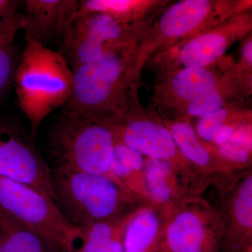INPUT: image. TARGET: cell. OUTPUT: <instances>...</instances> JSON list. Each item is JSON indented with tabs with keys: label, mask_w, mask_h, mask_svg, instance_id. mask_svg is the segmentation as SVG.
<instances>
[{
	"label": "cell",
	"mask_w": 252,
	"mask_h": 252,
	"mask_svg": "<svg viewBox=\"0 0 252 252\" xmlns=\"http://www.w3.org/2000/svg\"><path fill=\"white\" fill-rule=\"evenodd\" d=\"M140 37L72 71V94L63 112L115 123L143 109Z\"/></svg>",
	"instance_id": "6da1fadb"
},
{
	"label": "cell",
	"mask_w": 252,
	"mask_h": 252,
	"mask_svg": "<svg viewBox=\"0 0 252 252\" xmlns=\"http://www.w3.org/2000/svg\"><path fill=\"white\" fill-rule=\"evenodd\" d=\"M25 38L26 46L18 62L14 87L18 107L31 124L30 135L33 139L44 119L70 98L74 77L60 51Z\"/></svg>",
	"instance_id": "7a4b0ae2"
},
{
	"label": "cell",
	"mask_w": 252,
	"mask_h": 252,
	"mask_svg": "<svg viewBox=\"0 0 252 252\" xmlns=\"http://www.w3.org/2000/svg\"><path fill=\"white\" fill-rule=\"evenodd\" d=\"M51 170L55 203L75 226L119 220L145 205L108 175L58 167Z\"/></svg>",
	"instance_id": "3957f363"
},
{
	"label": "cell",
	"mask_w": 252,
	"mask_h": 252,
	"mask_svg": "<svg viewBox=\"0 0 252 252\" xmlns=\"http://www.w3.org/2000/svg\"><path fill=\"white\" fill-rule=\"evenodd\" d=\"M249 0H182L165 5L140 39L142 63L251 9Z\"/></svg>",
	"instance_id": "277c9868"
},
{
	"label": "cell",
	"mask_w": 252,
	"mask_h": 252,
	"mask_svg": "<svg viewBox=\"0 0 252 252\" xmlns=\"http://www.w3.org/2000/svg\"><path fill=\"white\" fill-rule=\"evenodd\" d=\"M115 142L112 123L63 112L49 134L52 167L112 177Z\"/></svg>",
	"instance_id": "5b68a950"
},
{
	"label": "cell",
	"mask_w": 252,
	"mask_h": 252,
	"mask_svg": "<svg viewBox=\"0 0 252 252\" xmlns=\"http://www.w3.org/2000/svg\"><path fill=\"white\" fill-rule=\"evenodd\" d=\"M158 14L135 24H124L102 13L74 16L61 37L59 51L74 71L140 38Z\"/></svg>",
	"instance_id": "8992f818"
},
{
	"label": "cell",
	"mask_w": 252,
	"mask_h": 252,
	"mask_svg": "<svg viewBox=\"0 0 252 252\" xmlns=\"http://www.w3.org/2000/svg\"><path fill=\"white\" fill-rule=\"evenodd\" d=\"M0 210L32 230L61 252H67L80 228L56 203L31 187L0 177Z\"/></svg>",
	"instance_id": "52a82bcc"
},
{
	"label": "cell",
	"mask_w": 252,
	"mask_h": 252,
	"mask_svg": "<svg viewBox=\"0 0 252 252\" xmlns=\"http://www.w3.org/2000/svg\"><path fill=\"white\" fill-rule=\"evenodd\" d=\"M252 8L237 13L216 27L159 53L147 61L157 74L189 67H206L223 57L230 46L252 34Z\"/></svg>",
	"instance_id": "ba28073f"
},
{
	"label": "cell",
	"mask_w": 252,
	"mask_h": 252,
	"mask_svg": "<svg viewBox=\"0 0 252 252\" xmlns=\"http://www.w3.org/2000/svg\"><path fill=\"white\" fill-rule=\"evenodd\" d=\"M225 217L201 199H187L169 218L162 242L164 252H220Z\"/></svg>",
	"instance_id": "9c48e42d"
},
{
	"label": "cell",
	"mask_w": 252,
	"mask_h": 252,
	"mask_svg": "<svg viewBox=\"0 0 252 252\" xmlns=\"http://www.w3.org/2000/svg\"><path fill=\"white\" fill-rule=\"evenodd\" d=\"M231 60L206 67H189L157 74L151 112L161 120H181L187 104L219 84Z\"/></svg>",
	"instance_id": "30bf717a"
},
{
	"label": "cell",
	"mask_w": 252,
	"mask_h": 252,
	"mask_svg": "<svg viewBox=\"0 0 252 252\" xmlns=\"http://www.w3.org/2000/svg\"><path fill=\"white\" fill-rule=\"evenodd\" d=\"M21 127L0 122V177L35 189L55 202L51 167Z\"/></svg>",
	"instance_id": "8fae6325"
},
{
	"label": "cell",
	"mask_w": 252,
	"mask_h": 252,
	"mask_svg": "<svg viewBox=\"0 0 252 252\" xmlns=\"http://www.w3.org/2000/svg\"><path fill=\"white\" fill-rule=\"evenodd\" d=\"M116 140L144 157L171 162L193 175L201 174L185 158L170 131L153 112L143 109L112 123Z\"/></svg>",
	"instance_id": "7c38bea8"
},
{
	"label": "cell",
	"mask_w": 252,
	"mask_h": 252,
	"mask_svg": "<svg viewBox=\"0 0 252 252\" xmlns=\"http://www.w3.org/2000/svg\"><path fill=\"white\" fill-rule=\"evenodd\" d=\"M18 10L20 29L29 37L46 46L64 34L68 25L79 11L77 0H25Z\"/></svg>",
	"instance_id": "4fadbf2b"
},
{
	"label": "cell",
	"mask_w": 252,
	"mask_h": 252,
	"mask_svg": "<svg viewBox=\"0 0 252 252\" xmlns=\"http://www.w3.org/2000/svg\"><path fill=\"white\" fill-rule=\"evenodd\" d=\"M144 175L150 203L175 208L187 199L193 198L190 180L197 176L165 160L145 158Z\"/></svg>",
	"instance_id": "5bb4252c"
},
{
	"label": "cell",
	"mask_w": 252,
	"mask_h": 252,
	"mask_svg": "<svg viewBox=\"0 0 252 252\" xmlns=\"http://www.w3.org/2000/svg\"><path fill=\"white\" fill-rule=\"evenodd\" d=\"M160 120L170 131L182 155L201 175L240 170L220 155L217 146L201 140L189 121Z\"/></svg>",
	"instance_id": "9a60e30c"
},
{
	"label": "cell",
	"mask_w": 252,
	"mask_h": 252,
	"mask_svg": "<svg viewBox=\"0 0 252 252\" xmlns=\"http://www.w3.org/2000/svg\"><path fill=\"white\" fill-rule=\"evenodd\" d=\"M252 75L233 63L217 86L187 104L181 120L202 117L232 104H245L252 94Z\"/></svg>",
	"instance_id": "2e32d148"
},
{
	"label": "cell",
	"mask_w": 252,
	"mask_h": 252,
	"mask_svg": "<svg viewBox=\"0 0 252 252\" xmlns=\"http://www.w3.org/2000/svg\"><path fill=\"white\" fill-rule=\"evenodd\" d=\"M223 241L226 252H252V175L235 181L228 202Z\"/></svg>",
	"instance_id": "e0dca14e"
},
{
	"label": "cell",
	"mask_w": 252,
	"mask_h": 252,
	"mask_svg": "<svg viewBox=\"0 0 252 252\" xmlns=\"http://www.w3.org/2000/svg\"><path fill=\"white\" fill-rule=\"evenodd\" d=\"M174 209L154 204L137 209L126 227L125 252L162 251L165 228Z\"/></svg>",
	"instance_id": "ac0fdd59"
},
{
	"label": "cell",
	"mask_w": 252,
	"mask_h": 252,
	"mask_svg": "<svg viewBox=\"0 0 252 252\" xmlns=\"http://www.w3.org/2000/svg\"><path fill=\"white\" fill-rule=\"evenodd\" d=\"M134 212L119 220L79 227V234L67 252H125L124 235Z\"/></svg>",
	"instance_id": "d6986e66"
},
{
	"label": "cell",
	"mask_w": 252,
	"mask_h": 252,
	"mask_svg": "<svg viewBox=\"0 0 252 252\" xmlns=\"http://www.w3.org/2000/svg\"><path fill=\"white\" fill-rule=\"evenodd\" d=\"M169 2L165 0H82L74 16L102 13L124 24H135L154 17Z\"/></svg>",
	"instance_id": "ffe728a7"
},
{
	"label": "cell",
	"mask_w": 252,
	"mask_h": 252,
	"mask_svg": "<svg viewBox=\"0 0 252 252\" xmlns=\"http://www.w3.org/2000/svg\"><path fill=\"white\" fill-rule=\"evenodd\" d=\"M145 157L116 140L111 176L145 205L152 204L144 175Z\"/></svg>",
	"instance_id": "44dd1931"
},
{
	"label": "cell",
	"mask_w": 252,
	"mask_h": 252,
	"mask_svg": "<svg viewBox=\"0 0 252 252\" xmlns=\"http://www.w3.org/2000/svg\"><path fill=\"white\" fill-rule=\"evenodd\" d=\"M3 252H61L41 235L0 210Z\"/></svg>",
	"instance_id": "7402d4cb"
},
{
	"label": "cell",
	"mask_w": 252,
	"mask_h": 252,
	"mask_svg": "<svg viewBox=\"0 0 252 252\" xmlns=\"http://www.w3.org/2000/svg\"><path fill=\"white\" fill-rule=\"evenodd\" d=\"M252 109L245 104H232L199 118L195 130L201 140L211 143L218 129L226 124L252 122Z\"/></svg>",
	"instance_id": "603a6c76"
},
{
	"label": "cell",
	"mask_w": 252,
	"mask_h": 252,
	"mask_svg": "<svg viewBox=\"0 0 252 252\" xmlns=\"http://www.w3.org/2000/svg\"><path fill=\"white\" fill-rule=\"evenodd\" d=\"M16 28L0 36V102L14 86V77L20 57L19 46L16 45Z\"/></svg>",
	"instance_id": "cb8c5ba5"
},
{
	"label": "cell",
	"mask_w": 252,
	"mask_h": 252,
	"mask_svg": "<svg viewBox=\"0 0 252 252\" xmlns=\"http://www.w3.org/2000/svg\"><path fill=\"white\" fill-rule=\"evenodd\" d=\"M220 155L227 161L235 165L239 169H244L252 162V151L243 146L228 141L226 143L218 146Z\"/></svg>",
	"instance_id": "d4e9b609"
},
{
	"label": "cell",
	"mask_w": 252,
	"mask_h": 252,
	"mask_svg": "<svg viewBox=\"0 0 252 252\" xmlns=\"http://www.w3.org/2000/svg\"><path fill=\"white\" fill-rule=\"evenodd\" d=\"M20 3L16 0H0V36L14 28L20 29L18 15Z\"/></svg>",
	"instance_id": "484cf974"
},
{
	"label": "cell",
	"mask_w": 252,
	"mask_h": 252,
	"mask_svg": "<svg viewBox=\"0 0 252 252\" xmlns=\"http://www.w3.org/2000/svg\"><path fill=\"white\" fill-rule=\"evenodd\" d=\"M239 69L245 74L252 72V34L244 39L240 51V60L236 63Z\"/></svg>",
	"instance_id": "4316f807"
},
{
	"label": "cell",
	"mask_w": 252,
	"mask_h": 252,
	"mask_svg": "<svg viewBox=\"0 0 252 252\" xmlns=\"http://www.w3.org/2000/svg\"><path fill=\"white\" fill-rule=\"evenodd\" d=\"M0 252H3L2 247H1V241H0Z\"/></svg>",
	"instance_id": "83f0119b"
},
{
	"label": "cell",
	"mask_w": 252,
	"mask_h": 252,
	"mask_svg": "<svg viewBox=\"0 0 252 252\" xmlns=\"http://www.w3.org/2000/svg\"><path fill=\"white\" fill-rule=\"evenodd\" d=\"M164 252L163 251H160V252Z\"/></svg>",
	"instance_id": "f1b7e54d"
}]
</instances>
